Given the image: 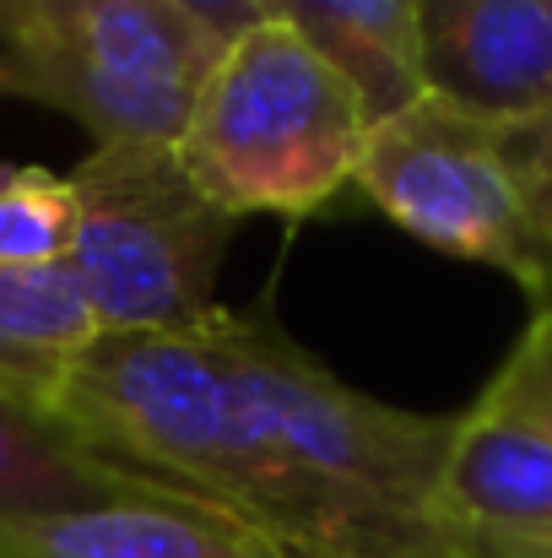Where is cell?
Here are the masks:
<instances>
[{
	"label": "cell",
	"instance_id": "obj_1",
	"mask_svg": "<svg viewBox=\"0 0 552 558\" xmlns=\"http://www.w3.org/2000/svg\"><path fill=\"white\" fill-rule=\"evenodd\" d=\"M222 337L304 488L298 558H482L439 499L455 412H406L342 385L266 304L228 310Z\"/></svg>",
	"mask_w": 552,
	"mask_h": 558
},
{
	"label": "cell",
	"instance_id": "obj_2",
	"mask_svg": "<svg viewBox=\"0 0 552 558\" xmlns=\"http://www.w3.org/2000/svg\"><path fill=\"white\" fill-rule=\"evenodd\" d=\"M222 315L195 331H98L54 412L98 456L249 521L298 558L304 488L233 369Z\"/></svg>",
	"mask_w": 552,
	"mask_h": 558
},
{
	"label": "cell",
	"instance_id": "obj_3",
	"mask_svg": "<svg viewBox=\"0 0 552 558\" xmlns=\"http://www.w3.org/2000/svg\"><path fill=\"white\" fill-rule=\"evenodd\" d=\"M353 190L417 244L552 304V109L482 114L422 93L368 131Z\"/></svg>",
	"mask_w": 552,
	"mask_h": 558
},
{
	"label": "cell",
	"instance_id": "obj_4",
	"mask_svg": "<svg viewBox=\"0 0 552 558\" xmlns=\"http://www.w3.org/2000/svg\"><path fill=\"white\" fill-rule=\"evenodd\" d=\"M368 131L364 98L336 65L282 22H255L228 38L174 153L238 222L255 211L315 217L358 185Z\"/></svg>",
	"mask_w": 552,
	"mask_h": 558
},
{
	"label": "cell",
	"instance_id": "obj_5",
	"mask_svg": "<svg viewBox=\"0 0 552 558\" xmlns=\"http://www.w3.org/2000/svg\"><path fill=\"white\" fill-rule=\"evenodd\" d=\"M71 271L98 331H195L217 304V271L238 233L189 180L174 142H98L71 174Z\"/></svg>",
	"mask_w": 552,
	"mask_h": 558
},
{
	"label": "cell",
	"instance_id": "obj_6",
	"mask_svg": "<svg viewBox=\"0 0 552 558\" xmlns=\"http://www.w3.org/2000/svg\"><path fill=\"white\" fill-rule=\"evenodd\" d=\"M228 38L180 0H0L16 93L98 142H180Z\"/></svg>",
	"mask_w": 552,
	"mask_h": 558
},
{
	"label": "cell",
	"instance_id": "obj_7",
	"mask_svg": "<svg viewBox=\"0 0 552 558\" xmlns=\"http://www.w3.org/2000/svg\"><path fill=\"white\" fill-rule=\"evenodd\" d=\"M439 499L482 558H552V434L477 396L455 412Z\"/></svg>",
	"mask_w": 552,
	"mask_h": 558
},
{
	"label": "cell",
	"instance_id": "obj_8",
	"mask_svg": "<svg viewBox=\"0 0 552 558\" xmlns=\"http://www.w3.org/2000/svg\"><path fill=\"white\" fill-rule=\"evenodd\" d=\"M422 93L482 114L552 109L548 0H417Z\"/></svg>",
	"mask_w": 552,
	"mask_h": 558
},
{
	"label": "cell",
	"instance_id": "obj_9",
	"mask_svg": "<svg viewBox=\"0 0 552 558\" xmlns=\"http://www.w3.org/2000/svg\"><path fill=\"white\" fill-rule=\"evenodd\" d=\"M0 558H287L249 521L158 488L142 499H114L93 510L38 515L0 526Z\"/></svg>",
	"mask_w": 552,
	"mask_h": 558
},
{
	"label": "cell",
	"instance_id": "obj_10",
	"mask_svg": "<svg viewBox=\"0 0 552 558\" xmlns=\"http://www.w3.org/2000/svg\"><path fill=\"white\" fill-rule=\"evenodd\" d=\"M169 483L98 456L60 412L0 396V526L142 499Z\"/></svg>",
	"mask_w": 552,
	"mask_h": 558
},
{
	"label": "cell",
	"instance_id": "obj_11",
	"mask_svg": "<svg viewBox=\"0 0 552 558\" xmlns=\"http://www.w3.org/2000/svg\"><path fill=\"white\" fill-rule=\"evenodd\" d=\"M260 16L282 22L326 65H336L373 125L422 98L417 0H260Z\"/></svg>",
	"mask_w": 552,
	"mask_h": 558
},
{
	"label": "cell",
	"instance_id": "obj_12",
	"mask_svg": "<svg viewBox=\"0 0 552 558\" xmlns=\"http://www.w3.org/2000/svg\"><path fill=\"white\" fill-rule=\"evenodd\" d=\"M98 337L71 260L0 266V396L54 412L60 385Z\"/></svg>",
	"mask_w": 552,
	"mask_h": 558
},
{
	"label": "cell",
	"instance_id": "obj_13",
	"mask_svg": "<svg viewBox=\"0 0 552 558\" xmlns=\"http://www.w3.org/2000/svg\"><path fill=\"white\" fill-rule=\"evenodd\" d=\"M76 244V195L65 174L0 169V266H54Z\"/></svg>",
	"mask_w": 552,
	"mask_h": 558
},
{
	"label": "cell",
	"instance_id": "obj_14",
	"mask_svg": "<svg viewBox=\"0 0 552 558\" xmlns=\"http://www.w3.org/2000/svg\"><path fill=\"white\" fill-rule=\"evenodd\" d=\"M482 396L552 434V304L537 310V320L526 326V337L515 342V353L504 359V369L493 374Z\"/></svg>",
	"mask_w": 552,
	"mask_h": 558
},
{
	"label": "cell",
	"instance_id": "obj_15",
	"mask_svg": "<svg viewBox=\"0 0 552 558\" xmlns=\"http://www.w3.org/2000/svg\"><path fill=\"white\" fill-rule=\"evenodd\" d=\"M184 11H195L206 27H217L222 38H238V33H249L255 22H266L260 16V0H180Z\"/></svg>",
	"mask_w": 552,
	"mask_h": 558
},
{
	"label": "cell",
	"instance_id": "obj_16",
	"mask_svg": "<svg viewBox=\"0 0 552 558\" xmlns=\"http://www.w3.org/2000/svg\"><path fill=\"white\" fill-rule=\"evenodd\" d=\"M0 98H22V93H16V76H11L5 60H0Z\"/></svg>",
	"mask_w": 552,
	"mask_h": 558
},
{
	"label": "cell",
	"instance_id": "obj_17",
	"mask_svg": "<svg viewBox=\"0 0 552 558\" xmlns=\"http://www.w3.org/2000/svg\"><path fill=\"white\" fill-rule=\"evenodd\" d=\"M548 11H552V0H548Z\"/></svg>",
	"mask_w": 552,
	"mask_h": 558
}]
</instances>
